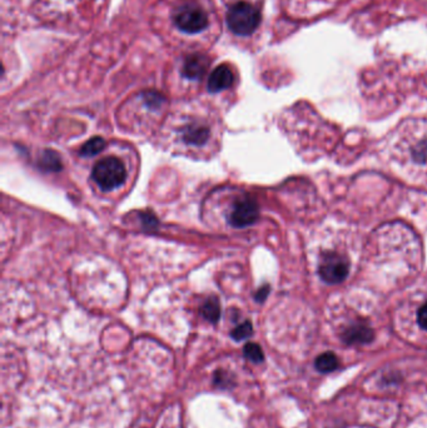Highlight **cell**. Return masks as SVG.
<instances>
[{
    "label": "cell",
    "instance_id": "cell-1",
    "mask_svg": "<svg viewBox=\"0 0 427 428\" xmlns=\"http://www.w3.org/2000/svg\"><path fill=\"white\" fill-rule=\"evenodd\" d=\"M260 22L261 14L258 9L244 1L232 6L227 13V24L237 35H251L260 26Z\"/></svg>",
    "mask_w": 427,
    "mask_h": 428
},
{
    "label": "cell",
    "instance_id": "cell-2",
    "mask_svg": "<svg viewBox=\"0 0 427 428\" xmlns=\"http://www.w3.org/2000/svg\"><path fill=\"white\" fill-rule=\"evenodd\" d=\"M92 177L101 189L109 192L121 187L127 178L126 168L121 160L115 157H107L99 160L93 168Z\"/></svg>",
    "mask_w": 427,
    "mask_h": 428
},
{
    "label": "cell",
    "instance_id": "cell-3",
    "mask_svg": "<svg viewBox=\"0 0 427 428\" xmlns=\"http://www.w3.org/2000/svg\"><path fill=\"white\" fill-rule=\"evenodd\" d=\"M350 264L346 257L336 252H327L319 261V277L328 284H338L346 280Z\"/></svg>",
    "mask_w": 427,
    "mask_h": 428
},
{
    "label": "cell",
    "instance_id": "cell-4",
    "mask_svg": "<svg viewBox=\"0 0 427 428\" xmlns=\"http://www.w3.org/2000/svg\"><path fill=\"white\" fill-rule=\"evenodd\" d=\"M174 24L178 26L182 32L196 34L207 28L208 17L202 8L187 4L179 8L177 13L174 14Z\"/></svg>",
    "mask_w": 427,
    "mask_h": 428
},
{
    "label": "cell",
    "instance_id": "cell-5",
    "mask_svg": "<svg viewBox=\"0 0 427 428\" xmlns=\"http://www.w3.org/2000/svg\"><path fill=\"white\" fill-rule=\"evenodd\" d=\"M258 219V205L253 199H242L238 200L232 213H231L230 222L236 228H244L251 224L255 223Z\"/></svg>",
    "mask_w": 427,
    "mask_h": 428
},
{
    "label": "cell",
    "instance_id": "cell-6",
    "mask_svg": "<svg viewBox=\"0 0 427 428\" xmlns=\"http://www.w3.org/2000/svg\"><path fill=\"white\" fill-rule=\"evenodd\" d=\"M235 82L233 71L228 65H219L210 73L208 79V90L212 93H218L224 89H228Z\"/></svg>",
    "mask_w": 427,
    "mask_h": 428
},
{
    "label": "cell",
    "instance_id": "cell-7",
    "mask_svg": "<svg viewBox=\"0 0 427 428\" xmlns=\"http://www.w3.org/2000/svg\"><path fill=\"white\" fill-rule=\"evenodd\" d=\"M208 59L203 57V55H191V57L187 58L185 60V67H183V76L190 79H199L204 76V73L208 68Z\"/></svg>",
    "mask_w": 427,
    "mask_h": 428
},
{
    "label": "cell",
    "instance_id": "cell-8",
    "mask_svg": "<svg viewBox=\"0 0 427 428\" xmlns=\"http://www.w3.org/2000/svg\"><path fill=\"white\" fill-rule=\"evenodd\" d=\"M374 339V332L371 328L364 325L352 326L344 332V342L353 345V343H367Z\"/></svg>",
    "mask_w": 427,
    "mask_h": 428
},
{
    "label": "cell",
    "instance_id": "cell-9",
    "mask_svg": "<svg viewBox=\"0 0 427 428\" xmlns=\"http://www.w3.org/2000/svg\"><path fill=\"white\" fill-rule=\"evenodd\" d=\"M210 132L204 127H187L183 129V139L193 146H201L208 139Z\"/></svg>",
    "mask_w": 427,
    "mask_h": 428
},
{
    "label": "cell",
    "instance_id": "cell-10",
    "mask_svg": "<svg viewBox=\"0 0 427 428\" xmlns=\"http://www.w3.org/2000/svg\"><path fill=\"white\" fill-rule=\"evenodd\" d=\"M201 314L210 323H217L221 317V307L216 297H210L201 307Z\"/></svg>",
    "mask_w": 427,
    "mask_h": 428
},
{
    "label": "cell",
    "instance_id": "cell-11",
    "mask_svg": "<svg viewBox=\"0 0 427 428\" xmlns=\"http://www.w3.org/2000/svg\"><path fill=\"white\" fill-rule=\"evenodd\" d=\"M315 366L321 373H330L337 370L338 358L332 352H326L316 358Z\"/></svg>",
    "mask_w": 427,
    "mask_h": 428
},
{
    "label": "cell",
    "instance_id": "cell-12",
    "mask_svg": "<svg viewBox=\"0 0 427 428\" xmlns=\"http://www.w3.org/2000/svg\"><path fill=\"white\" fill-rule=\"evenodd\" d=\"M39 166L47 172H59L62 169V160L53 151H45L39 160Z\"/></svg>",
    "mask_w": 427,
    "mask_h": 428
},
{
    "label": "cell",
    "instance_id": "cell-13",
    "mask_svg": "<svg viewBox=\"0 0 427 428\" xmlns=\"http://www.w3.org/2000/svg\"><path fill=\"white\" fill-rule=\"evenodd\" d=\"M104 148H106V141H104L103 138H101V137H94V138H92L90 141L87 142L83 147H82V149H81V155H82V157L97 155V154L103 152Z\"/></svg>",
    "mask_w": 427,
    "mask_h": 428
},
{
    "label": "cell",
    "instance_id": "cell-14",
    "mask_svg": "<svg viewBox=\"0 0 427 428\" xmlns=\"http://www.w3.org/2000/svg\"><path fill=\"white\" fill-rule=\"evenodd\" d=\"M243 354L251 362L253 363H261L265 359V354L262 351L261 347L257 343H247L243 348Z\"/></svg>",
    "mask_w": 427,
    "mask_h": 428
},
{
    "label": "cell",
    "instance_id": "cell-15",
    "mask_svg": "<svg viewBox=\"0 0 427 428\" xmlns=\"http://www.w3.org/2000/svg\"><path fill=\"white\" fill-rule=\"evenodd\" d=\"M252 333H253L252 323L249 320H246V322H243L242 325L236 327L231 333V336H232V339H235V341H243V339L251 337Z\"/></svg>",
    "mask_w": 427,
    "mask_h": 428
},
{
    "label": "cell",
    "instance_id": "cell-16",
    "mask_svg": "<svg viewBox=\"0 0 427 428\" xmlns=\"http://www.w3.org/2000/svg\"><path fill=\"white\" fill-rule=\"evenodd\" d=\"M215 382H216L218 386H221V387H224V386H226L224 382H227L228 386H230V376H228V375H226L224 372L218 371L217 373H216V376H215Z\"/></svg>",
    "mask_w": 427,
    "mask_h": 428
},
{
    "label": "cell",
    "instance_id": "cell-17",
    "mask_svg": "<svg viewBox=\"0 0 427 428\" xmlns=\"http://www.w3.org/2000/svg\"><path fill=\"white\" fill-rule=\"evenodd\" d=\"M417 318H419V325L427 331V303L421 307Z\"/></svg>",
    "mask_w": 427,
    "mask_h": 428
},
{
    "label": "cell",
    "instance_id": "cell-18",
    "mask_svg": "<svg viewBox=\"0 0 427 428\" xmlns=\"http://www.w3.org/2000/svg\"><path fill=\"white\" fill-rule=\"evenodd\" d=\"M143 224L147 227L148 230H153L157 227V219L153 214H143Z\"/></svg>",
    "mask_w": 427,
    "mask_h": 428
},
{
    "label": "cell",
    "instance_id": "cell-19",
    "mask_svg": "<svg viewBox=\"0 0 427 428\" xmlns=\"http://www.w3.org/2000/svg\"><path fill=\"white\" fill-rule=\"evenodd\" d=\"M146 102H147L148 105H160V96L158 94H154V93H149L147 96H146Z\"/></svg>",
    "mask_w": 427,
    "mask_h": 428
},
{
    "label": "cell",
    "instance_id": "cell-20",
    "mask_svg": "<svg viewBox=\"0 0 427 428\" xmlns=\"http://www.w3.org/2000/svg\"><path fill=\"white\" fill-rule=\"evenodd\" d=\"M268 292H269V287L268 286H263L256 294V300H258V302H263V300H266Z\"/></svg>",
    "mask_w": 427,
    "mask_h": 428
},
{
    "label": "cell",
    "instance_id": "cell-21",
    "mask_svg": "<svg viewBox=\"0 0 427 428\" xmlns=\"http://www.w3.org/2000/svg\"><path fill=\"white\" fill-rule=\"evenodd\" d=\"M420 155L422 157V160H425V158L427 157V144L426 146H422V149H421V151L419 148L416 149V152H415V158L419 160Z\"/></svg>",
    "mask_w": 427,
    "mask_h": 428
}]
</instances>
